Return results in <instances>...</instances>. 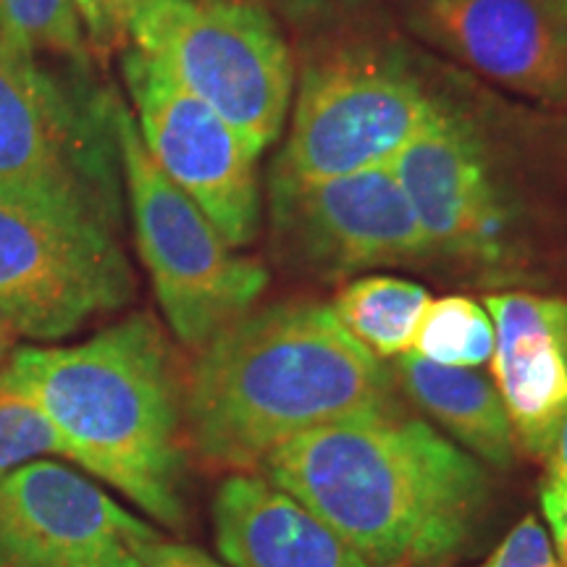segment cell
<instances>
[{
	"mask_svg": "<svg viewBox=\"0 0 567 567\" xmlns=\"http://www.w3.org/2000/svg\"><path fill=\"white\" fill-rule=\"evenodd\" d=\"M496 342L492 379L515 444L544 463L567 415V300L534 292L486 295Z\"/></svg>",
	"mask_w": 567,
	"mask_h": 567,
	"instance_id": "cell-14",
	"label": "cell"
},
{
	"mask_svg": "<svg viewBox=\"0 0 567 567\" xmlns=\"http://www.w3.org/2000/svg\"><path fill=\"white\" fill-rule=\"evenodd\" d=\"M122 71L134 124L161 172L210 218L226 245L234 250L250 245L260 229L258 155L137 48L124 53Z\"/></svg>",
	"mask_w": 567,
	"mask_h": 567,
	"instance_id": "cell-11",
	"label": "cell"
},
{
	"mask_svg": "<svg viewBox=\"0 0 567 567\" xmlns=\"http://www.w3.org/2000/svg\"><path fill=\"white\" fill-rule=\"evenodd\" d=\"M0 386L30 396L66 436L71 460L168 528L187 523L189 455L179 358L151 313L87 342L19 347Z\"/></svg>",
	"mask_w": 567,
	"mask_h": 567,
	"instance_id": "cell-3",
	"label": "cell"
},
{
	"mask_svg": "<svg viewBox=\"0 0 567 567\" xmlns=\"http://www.w3.org/2000/svg\"><path fill=\"white\" fill-rule=\"evenodd\" d=\"M563 6H565V9H567V0H563Z\"/></svg>",
	"mask_w": 567,
	"mask_h": 567,
	"instance_id": "cell-28",
	"label": "cell"
},
{
	"mask_svg": "<svg viewBox=\"0 0 567 567\" xmlns=\"http://www.w3.org/2000/svg\"><path fill=\"white\" fill-rule=\"evenodd\" d=\"M496 331L484 305L463 295L431 300L417 323L413 350L450 368H481L492 360Z\"/></svg>",
	"mask_w": 567,
	"mask_h": 567,
	"instance_id": "cell-18",
	"label": "cell"
},
{
	"mask_svg": "<svg viewBox=\"0 0 567 567\" xmlns=\"http://www.w3.org/2000/svg\"><path fill=\"white\" fill-rule=\"evenodd\" d=\"M90 48L105 55L130 38V21L140 0H74Z\"/></svg>",
	"mask_w": 567,
	"mask_h": 567,
	"instance_id": "cell-22",
	"label": "cell"
},
{
	"mask_svg": "<svg viewBox=\"0 0 567 567\" xmlns=\"http://www.w3.org/2000/svg\"><path fill=\"white\" fill-rule=\"evenodd\" d=\"M542 513L559 567H567V481H542Z\"/></svg>",
	"mask_w": 567,
	"mask_h": 567,
	"instance_id": "cell-23",
	"label": "cell"
},
{
	"mask_svg": "<svg viewBox=\"0 0 567 567\" xmlns=\"http://www.w3.org/2000/svg\"><path fill=\"white\" fill-rule=\"evenodd\" d=\"M429 302V289L421 284L373 274L347 284L331 310L368 352L379 360H394L413 350L417 323Z\"/></svg>",
	"mask_w": 567,
	"mask_h": 567,
	"instance_id": "cell-17",
	"label": "cell"
},
{
	"mask_svg": "<svg viewBox=\"0 0 567 567\" xmlns=\"http://www.w3.org/2000/svg\"><path fill=\"white\" fill-rule=\"evenodd\" d=\"M11 339L13 334L9 329H6L3 323H0V368L6 365V360H9V347H11Z\"/></svg>",
	"mask_w": 567,
	"mask_h": 567,
	"instance_id": "cell-26",
	"label": "cell"
},
{
	"mask_svg": "<svg viewBox=\"0 0 567 567\" xmlns=\"http://www.w3.org/2000/svg\"><path fill=\"white\" fill-rule=\"evenodd\" d=\"M203 3H239V0H203Z\"/></svg>",
	"mask_w": 567,
	"mask_h": 567,
	"instance_id": "cell-27",
	"label": "cell"
},
{
	"mask_svg": "<svg viewBox=\"0 0 567 567\" xmlns=\"http://www.w3.org/2000/svg\"><path fill=\"white\" fill-rule=\"evenodd\" d=\"M425 42L517 95L567 105L563 0H410Z\"/></svg>",
	"mask_w": 567,
	"mask_h": 567,
	"instance_id": "cell-13",
	"label": "cell"
},
{
	"mask_svg": "<svg viewBox=\"0 0 567 567\" xmlns=\"http://www.w3.org/2000/svg\"><path fill=\"white\" fill-rule=\"evenodd\" d=\"M258 476L373 567L452 563L492 507L484 463L402 405L305 431L276 446Z\"/></svg>",
	"mask_w": 567,
	"mask_h": 567,
	"instance_id": "cell-1",
	"label": "cell"
},
{
	"mask_svg": "<svg viewBox=\"0 0 567 567\" xmlns=\"http://www.w3.org/2000/svg\"><path fill=\"white\" fill-rule=\"evenodd\" d=\"M499 153L465 105L439 97L392 161L431 255L467 271L507 274L523 258V208Z\"/></svg>",
	"mask_w": 567,
	"mask_h": 567,
	"instance_id": "cell-7",
	"label": "cell"
},
{
	"mask_svg": "<svg viewBox=\"0 0 567 567\" xmlns=\"http://www.w3.org/2000/svg\"><path fill=\"white\" fill-rule=\"evenodd\" d=\"M134 289L122 231L0 195V323L13 337H71L126 308Z\"/></svg>",
	"mask_w": 567,
	"mask_h": 567,
	"instance_id": "cell-8",
	"label": "cell"
},
{
	"mask_svg": "<svg viewBox=\"0 0 567 567\" xmlns=\"http://www.w3.org/2000/svg\"><path fill=\"white\" fill-rule=\"evenodd\" d=\"M436 95L402 61L342 53L305 71L271 176L321 182L392 166L423 130Z\"/></svg>",
	"mask_w": 567,
	"mask_h": 567,
	"instance_id": "cell-9",
	"label": "cell"
},
{
	"mask_svg": "<svg viewBox=\"0 0 567 567\" xmlns=\"http://www.w3.org/2000/svg\"><path fill=\"white\" fill-rule=\"evenodd\" d=\"M116 109L90 63L42 61L0 38V195L122 231Z\"/></svg>",
	"mask_w": 567,
	"mask_h": 567,
	"instance_id": "cell-4",
	"label": "cell"
},
{
	"mask_svg": "<svg viewBox=\"0 0 567 567\" xmlns=\"http://www.w3.org/2000/svg\"><path fill=\"white\" fill-rule=\"evenodd\" d=\"M268 200L276 258L302 276L331 281L434 260L392 166L321 182L271 176Z\"/></svg>",
	"mask_w": 567,
	"mask_h": 567,
	"instance_id": "cell-10",
	"label": "cell"
},
{
	"mask_svg": "<svg viewBox=\"0 0 567 567\" xmlns=\"http://www.w3.org/2000/svg\"><path fill=\"white\" fill-rule=\"evenodd\" d=\"M213 534L229 567H373L321 517L258 473H229L213 499Z\"/></svg>",
	"mask_w": 567,
	"mask_h": 567,
	"instance_id": "cell-15",
	"label": "cell"
},
{
	"mask_svg": "<svg viewBox=\"0 0 567 567\" xmlns=\"http://www.w3.org/2000/svg\"><path fill=\"white\" fill-rule=\"evenodd\" d=\"M478 567H559V559L547 526L526 515Z\"/></svg>",
	"mask_w": 567,
	"mask_h": 567,
	"instance_id": "cell-21",
	"label": "cell"
},
{
	"mask_svg": "<svg viewBox=\"0 0 567 567\" xmlns=\"http://www.w3.org/2000/svg\"><path fill=\"white\" fill-rule=\"evenodd\" d=\"M158 538L151 523L53 460L0 478V567H142Z\"/></svg>",
	"mask_w": 567,
	"mask_h": 567,
	"instance_id": "cell-12",
	"label": "cell"
},
{
	"mask_svg": "<svg viewBox=\"0 0 567 567\" xmlns=\"http://www.w3.org/2000/svg\"><path fill=\"white\" fill-rule=\"evenodd\" d=\"M45 457L71 460L66 436L30 396L0 386V478Z\"/></svg>",
	"mask_w": 567,
	"mask_h": 567,
	"instance_id": "cell-20",
	"label": "cell"
},
{
	"mask_svg": "<svg viewBox=\"0 0 567 567\" xmlns=\"http://www.w3.org/2000/svg\"><path fill=\"white\" fill-rule=\"evenodd\" d=\"M394 384L415 402L431 421L471 452L478 463L507 471L517 444L505 402L494 379L476 368H450L405 352L392 360Z\"/></svg>",
	"mask_w": 567,
	"mask_h": 567,
	"instance_id": "cell-16",
	"label": "cell"
},
{
	"mask_svg": "<svg viewBox=\"0 0 567 567\" xmlns=\"http://www.w3.org/2000/svg\"><path fill=\"white\" fill-rule=\"evenodd\" d=\"M132 48L213 109L255 155L279 137L295 66L279 27L255 0H140Z\"/></svg>",
	"mask_w": 567,
	"mask_h": 567,
	"instance_id": "cell-5",
	"label": "cell"
},
{
	"mask_svg": "<svg viewBox=\"0 0 567 567\" xmlns=\"http://www.w3.org/2000/svg\"><path fill=\"white\" fill-rule=\"evenodd\" d=\"M142 567H226L205 555L203 549L189 547V544H176L158 538L151 547L142 551Z\"/></svg>",
	"mask_w": 567,
	"mask_h": 567,
	"instance_id": "cell-24",
	"label": "cell"
},
{
	"mask_svg": "<svg viewBox=\"0 0 567 567\" xmlns=\"http://www.w3.org/2000/svg\"><path fill=\"white\" fill-rule=\"evenodd\" d=\"M116 137L140 258L174 337L200 352L226 326L250 313L266 292L268 271L234 252L210 218L161 172L122 101Z\"/></svg>",
	"mask_w": 567,
	"mask_h": 567,
	"instance_id": "cell-6",
	"label": "cell"
},
{
	"mask_svg": "<svg viewBox=\"0 0 567 567\" xmlns=\"http://www.w3.org/2000/svg\"><path fill=\"white\" fill-rule=\"evenodd\" d=\"M544 465H547V473H544V478L567 481V415L563 417V423H559L555 444H551V450H549L547 460H544Z\"/></svg>",
	"mask_w": 567,
	"mask_h": 567,
	"instance_id": "cell-25",
	"label": "cell"
},
{
	"mask_svg": "<svg viewBox=\"0 0 567 567\" xmlns=\"http://www.w3.org/2000/svg\"><path fill=\"white\" fill-rule=\"evenodd\" d=\"M0 38L42 61L90 63L74 0H0Z\"/></svg>",
	"mask_w": 567,
	"mask_h": 567,
	"instance_id": "cell-19",
	"label": "cell"
},
{
	"mask_svg": "<svg viewBox=\"0 0 567 567\" xmlns=\"http://www.w3.org/2000/svg\"><path fill=\"white\" fill-rule=\"evenodd\" d=\"M389 408H400L392 368L318 302L237 318L197 352L184 392L189 446L231 473H258L276 446L318 425Z\"/></svg>",
	"mask_w": 567,
	"mask_h": 567,
	"instance_id": "cell-2",
	"label": "cell"
}]
</instances>
